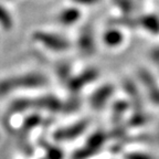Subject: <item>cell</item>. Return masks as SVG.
<instances>
[{
  "instance_id": "6da1fadb",
  "label": "cell",
  "mask_w": 159,
  "mask_h": 159,
  "mask_svg": "<svg viewBox=\"0 0 159 159\" xmlns=\"http://www.w3.org/2000/svg\"><path fill=\"white\" fill-rule=\"evenodd\" d=\"M47 83V79L41 74H25L12 79L3 80L0 82V95L18 89L19 87H37Z\"/></svg>"
},
{
  "instance_id": "7a4b0ae2",
  "label": "cell",
  "mask_w": 159,
  "mask_h": 159,
  "mask_svg": "<svg viewBox=\"0 0 159 159\" xmlns=\"http://www.w3.org/2000/svg\"><path fill=\"white\" fill-rule=\"evenodd\" d=\"M32 107L59 111L63 108V104L54 96H45L35 99H18L11 105L12 112H22L25 109L32 108Z\"/></svg>"
},
{
  "instance_id": "3957f363",
  "label": "cell",
  "mask_w": 159,
  "mask_h": 159,
  "mask_svg": "<svg viewBox=\"0 0 159 159\" xmlns=\"http://www.w3.org/2000/svg\"><path fill=\"white\" fill-rule=\"evenodd\" d=\"M33 39L37 40L38 42L42 43L48 49L53 50V51H63V50H66L69 48V42L64 38H61L57 34H52V33L38 31L33 34Z\"/></svg>"
},
{
  "instance_id": "277c9868",
  "label": "cell",
  "mask_w": 159,
  "mask_h": 159,
  "mask_svg": "<svg viewBox=\"0 0 159 159\" xmlns=\"http://www.w3.org/2000/svg\"><path fill=\"white\" fill-rule=\"evenodd\" d=\"M85 129V123H77L76 125L72 127H66V128L60 129L54 134V138L57 140H66L70 138H74L82 134V132Z\"/></svg>"
},
{
  "instance_id": "5b68a950",
  "label": "cell",
  "mask_w": 159,
  "mask_h": 159,
  "mask_svg": "<svg viewBox=\"0 0 159 159\" xmlns=\"http://www.w3.org/2000/svg\"><path fill=\"white\" fill-rule=\"evenodd\" d=\"M79 45L85 54H89L94 49V40L91 29H85L79 38Z\"/></svg>"
},
{
  "instance_id": "8992f818",
  "label": "cell",
  "mask_w": 159,
  "mask_h": 159,
  "mask_svg": "<svg viewBox=\"0 0 159 159\" xmlns=\"http://www.w3.org/2000/svg\"><path fill=\"white\" fill-rule=\"evenodd\" d=\"M104 42L108 47H118L124 41V35L116 29H111L104 33Z\"/></svg>"
},
{
  "instance_id": "52a82bcc",
  "label": "cell",
  "mask_w": 159,
  "mask_h": 159,
  "mask_svg": "<svg viewBox=\"0 0 159 159\" xmlns=\"http://www.w3.org/2000/svg\"><path fill=\"white\" fill-rule=\"evenodd\" d=\"M140 25L149 32H159V18L156 16H145L140 20Z\"/></svg>"
},
{
  "instance_id": "ba28073f",
  "label": "cell",
  "mask_w": 159,
  "mask_h": 159,
  "mask_svg": "<svg viewBox=\"0 0 159 159\" xmlns=\"http://www.w3.org/2000/svg\"><path fill=\"white\" fill-rule=\"evenodd\" d=\"M95 76H96V72H95V71L85 72V73H83L81 76H77L76 79L72 80V81L70 82V87L72 89H79L80 87H82L84 84L91 82Z\"/></svg>"
},
{
  "instance_id": "9c48e42d",
  "label": "cell",
  "mask_w": 159,
  "mask_h": 159,
  "mask_svg": "<svg viewBox=\"0 0 159 159\" xmlns=\"http://www.w3.org/2000/svg\"><path fill=\"white\" fill-rule=\"evenodd\" d=\"M81 16L79 10L76 9H66L64 11L61 12L59 19L61 21V23L63 25H72L79 19V17Z\"/></svg>"
},
{
  "instance_id": "30bf717a",
  "label": "cell",
  "mask_w": 159,
  "mask_h": 159,
  "mask_svg": "<svg viewBox=\"0 0 159 159\" xmlns=\"http://www.w3.org/2000/svg\"><path fill=\"white\" fill-rule=\"evenodd\" d=\"M111 92V87H103L101 91L96 92L92 97V103L95 107H99V105L102 104L105 101L107 96H108V93Z\"/></svg>"
},
{
  "instance_id": "8fae6325",
  "label": "cell",
  "mask_w": 159,
  "mask_h": 159,
  "mask_svg": "<svg viewBox=\"0 0 159 159\" xmlns=\"http://www.w3.org/2000/svg\"><path fill=\"white\" fill-rule=\"evenodd\" d=\"M0 25H2L5 29H10L12 25V21H11V17L10 15L0 6Z\"/></svg>"
},
{
  "instance_id": "7c38bea8",
  "label": "cell",
  "mask_w": 159,
  "mask_h": 159,
  "mask_svg": "<svg viewBox=\"0 0 159 159\" xmlns=\"http://www.w3.org/2000/svg\"><path fill=\"white\" fill-rule=\"evenodd\" d=\"M40 123V117L39 116H30L25 119V125H23V130H29V129L33 128Z\"/></svg>"
},
{
  "instance_id": "4fadbf2b",
  "label": "cell",
  "mask_w": 159,
  "mask_h": 159,
  "mask_svg": "<svg viewBox=\"0 0 159 159\" xmlns=\"http://www.w3.org/2000/svg\"><path fill=\"white\" fill-rule=\"evenodd\" d=\"M47 155L49 159H62L63 158V152H61L59 148H55V147H48Z\"/></svg>"
},
{
  "instance_id": "5bb4252c",
  "label": "cell",
  "mask_w": 159,
  "mask_h": 159,
  "mask_svg": "<svg viewBox=\"0 0 159 159\" xmlns=\"http://www.w3.org/2000/svg\"><path fill=\"white\" fill-rule=\"evenodd\" d=\"M117 5H118V7L122 10L132 8V3H130L129 0H117Z\"/></svg>"
},
{
  "instance_id": "9a60e30c",
  "label": "cell",
  "mask_w": 159,
  "mask_h": 159,
  "mask_svg": "<svg viewBox=\"0 0 159 159\" xmlns=\"http://www.w3.org/2000/svg\"><path fill=\"white\" fill-rule=\"evenodd\" d=\"M73 1L80 5H93V3L98 2L99 0H73Z\"/></svg>"
}]
</instances>
